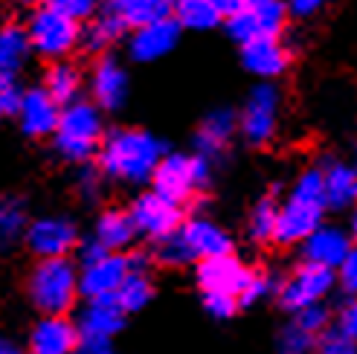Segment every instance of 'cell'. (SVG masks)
Segmentation results:
<instances>
[{"label":"cell","mask_w":357,"mask_h":354,"mask_svg":"<svg viewBox=\"0 0 357 354\" xmlns=\"http://www.w3.org/2000/svg\"><path fill=\"white\" fill-rule=\"evenodd\" d=\"M160 160H163V143L139 128H119L105 137L99 148L102 171L128 186H142L151 180Z\"/></svg>","instance_id":"cell-1"},{"label":"cell","mask_w":357,"mask_h":354,"mask_svg":"<svg viewBox=\"0 0 357 354\" xmlns=\"http://www.w3.org/2000/svg\"><path fill=\"white\" fill-rule=\"evenodd\" d=\"M326 194H323V171L308 169L296 177L288 201L279 206L276 215V236L279 244H302L314 229L323 226L326 215Z\"/></svg>","instance_id":"cell-2"},{"label":"cell","mask_w":357,"mask_h":354,"mask_svg":"<svg viewBox=\"0 0 357 354\" xmlns=\"http://www.w3.org/2000/svg\"><path fill=\"white\" fill-rule=\"evenodd\" d=\"M52 139H56V151L67 157V160H73V163L91 160L105 143L102 111L87 99H76L64 105Z\"/></svg>","instance_id":"cell-3"},{"label":"cell","mask_w":357,"mask_h":354,"mask_svg":"<svg viewBox=\"0 0 357 354\" xmlns=\"http://www.w3.org/2000/svg\"><path fill=\"white\" fill-rule=\"evenodd\" d=\"M26 293L44 316H64L79 296V270L67 259H44L29 270Z\"/></svg>","instance_id":"cell-4"},{"label":"cell","mask_w":357,"mask_h":354,"mask_svg":"<svg viewBox=\"0 0 357 354\" xmlns=\"http://www.w3.org/2000/svg\"><path fill=\"white\" fill-rule=\"evenodd\" d=\"M212 177V166L206 157L201 154H163L151 183H154V194L166 198L172 203L181 206V201L192 198L195 192H201Z\"/></svg>","instance_id":"cell-5"},{"label":"cell","mask_w":357,"mask_h":354,"mask_svg":"<svg viewBox=\"0 0 357 354\" xmlns=\"http://www.w3.org/2000/svg\"><path fill=\"white\" fill-rule=\"evenodd\" d=\"M24 29L29 35V47L38 56L50 59L52 64L61 61L67 52H73V47L82 41V26L76 21H70L67 15H61L52 3L35 9Z\"/></svg>","instance_id":"cell-6"},{"label":"cell","mask_w":357,"mask_h":354,"mask_svg":"<svg viewBox=\"0 0 357 354\" xmlns=\"http://www.w3.org/2000/svg\"><path fill=\"white\" fill-rule=\"evenodd\" d=\"M288 21V9L276 0H253V3H238V9L227 17L229 35L244 47L253 41H276L279 32Z\"/></svg>","instance_id":"cell-7"},{"label":"cell","mask_w":357,"mask_h":354,"mask_svg":"<svg viewBox=\"0 0 357 354\" xmlns=\"http://www.w3.org/2000/svg\"><path fill=\"white\" fill-rule=\"evenodd\" d=\"M279 91L271 82H261L250 91V99L241 111L238 128L250 146H267L279 128Z\"/></svg>","instance_id":"cell-8"},{"label":"cell","mask_w":357,"mask_h":354,"mask_svg":"<svg viewBox=\"0 0 357 354\" xmlns=\"http://www.w3.org/2000/svg\"><path fill=\"white\" fill-rule=\"evenodd\" d=\"M131 276V259L119 253H108L96 261L82 264L79 270V293L91 302H114L122 282Z\"/></svg>","instance_id":"cell-9"},{"label":"cell","mask_w":357,"mask_h":354,"mask_svg":"<svg viewBox=\"0 0 357 354\" xmlns=\"http://www.w3.org/2000/svg\"><path fill=\"white\" fill-rule=\"evenodd\" d=\"M334 285H337L334 270L302 261L299 268L284 279V285L279 291V299H282V305L288 311L299 314V311H305L311 305H319V299H323Z\"/></svg>","instance_id":"cell-10"},{"label":"cell","mask_w":357,"mask_h":354,"mask_svg":"<svg viewBox=\"0 0 357 354\" xmlns=\"http://www.w3.org/2000/svg\"><path fill=\"white\" fill-rule=\"evenodd\" d=\"M128 215H131V224H134V233L154 238V241H163V238L174 236L183 224L181 206L166 201V198H160V194H154V192L139 194Z\"/></svg>","instance_id":"cell-11"},{"label":"cell","mask_w":357,"mask_h":354,"mask_svg":"<svg viewBox=\"0 0 357 354\" xmlns=\"http://www.w3.org/2000/svg\"><path fill=\"white\" fill-rule=\"evenodd\" d=\"M177 241H181L186 259L192 261H209V259H221V256H229L233 250V241L224 229L209 221V218H189L181 224L177 229Z\"/></svg>","instance_id":"cell-12"},{"label":"cell","mask_w":357,"mask_h":354,"mask_svg":"<svg viewBox=\"0 0 357 354\" xmlns=\"http://www.w3.org/2000/svg\"><path fill=\"white\" fill-rule=\"evenodd\" d=\"M24 236H26L24 238L26 247L38 256V261H44V259H67V253L76 247V226H73V221H67L61 215H50V218L32 221Z\"/></svg>","instance_id":"cell-13"},{"label":"cell","mask_w":357,"mask_h":354,"mask_svg":"<svg viewBox=\"0 0 357 354\" xmlns=\"http://www.w3.org/2000/svg\"><path fill=\"white\" fill-rule=\"evenodd\" d=\"M250 273L244 264L233 256H221V259H209L198 264V285L204 293H227V296H241L244 285L250 282Z\"/></svg>","instance_id":"cell-14"},{"label":"cell","mask_w":357,"mask_h":354,"mask_svg":"<svg viewBox=\"0 0 357 354\" xmlns=\"http://www.w3.org/2000/svg\"><path fill=\"white\" fill-rule=\"evenodd\" d=\"M91 93L99 111H116L125 105V96H128V73H125V67L116 59L105 56L96 61L93 76H91Z\"/></svg>","instance_id":"cell-15"},{"label":"cell","mask_w":357,"mask_h":354,"mask_svg":"<svg viewBox=\"0 0 357 354\" xmlns=\"http://www.w3.org/2000/svg\"><path fill=\"white\" fill-rule=\"evenodd\" d=\"M59 116H61V105L52 102L44 87L24 91L21 108H17V119H21L24 134H29V137H50V134H56Z\"/></svg>","instance_id":"cell-16"},{"label":"cell","mask_w":357,"mask_h":354,"mask_svg":"<svg viewBox=\"0 0 357 354\" xmlns=\"http://www.w3.org/2000/svg\"><path fill=\"white\" fill-rule=\"evenodd\" d=\"M79 343L76 325L64 316H41L29 331V354H73Z\"/></svg>","instance_id":"cell-17"},{"label":"cell","mask_w":357,"mask_h":354,"mask_svg":"<svg viewBox=\"0 0 357 354\" xmlns=\"http://www.w3.org/2000/svg\"><path fill=\"white\" fill-rule=\"evenodd\" d=\"M351 250V238L343 233L340 226H319L302 241V256L308 264H319V268L337 270L343 259Z\"/></svg>","instance_id":"cell-18"},{"label":"cell","mask_w":357,"mask_h":354,"mask_svg":"<svg viewBox=\"0 0 357 354\" xmlns=\"http://www.w3.org/2000/svg\"><path fill=\"white\" fill-rule=\"evenodd\" d=\"M177 35H181V26H177L174 17L151 24L146 29H137L131 35V44H128L131 59L134 61H157V59L169 56L177 44Z\"/></svg>","instance_id":"cell-19"},{"label":"cell","mask_w":357,"mask_h":354,"mask_svg":"<svg viewBox=\"0 0 357 354\" xmlns=\"http://www.w3.org/2000/svg\"><path fill=\"white\" fill-rule=\"evenodd\" d=\"M125 325V314L114 302H91L79 314V340L84 343H111L116 331Z\"/></svg>","instance_id":"cell-20"},{"label":"cell","mask_w":357,"mask_h":354,"mask_svg":"<svg viewBox=\"0 0 357 354\" xmlns=\"http://www.w3.org/2000/svg\"><path fill=\"white\" fill-rule=\"evenodd\" d=\"M241 61L253 76L273 79L282 76L291 64V56L279 41H253L241 47Z\"/></svg>","instance_id":"cell-21"},{"label":"cell","mask_w":357,"mask_h":354,"mask_svg":"<svg viewBox=\"0 0 357 354\" xmlns=\"http://www.w3.org/2000/svg\"><path fill=\"white\" fill-rule=\"evenodd\" d=\"M236 125H238V116L233 111H229V108H215L201 122L198 137H195V143H198V154L209 160L212 154L224 151L227 143L236 134Z\"/></svg>","instance_id":"cell-22"},{"label":"cell","mask_w":357,"mask_h":354,"mask_svg":"<svg viewBox=\"0 0 357 354\" xmlns=\"http://www.w3.org/2000/svg\"><path fill=\"white\" fill-rule=\"evenodd\" d=\"M323 171V194L326 206L343 209L357 201V171L346 163H328Z\"/></svg>","instance_id":"cell-23"},{"label":"cell","mask_w":357,"mask_h":354,"mask_svg":"<svg viewBox=\"0 0 357 354\" xmlns=\"http://www.w3.org/2000/svg\"><path fill=\"white\" fill-rule=\"evenodd\" d=\"M111 9L116 12L122 26L134 32L172 17V3H163V0H122V3H111Z\"/></svg>","instance_id":"cell-24"},{"label":"cell","mask_w":357,"mask_h":354,"mask_svg":"<svg viewBox=\"0 0 357 354\" xmlns=\"http://www.w3.org/2000/svg\"><path fill=\"white\" fill-rule=\"evenodd\" d=\"M134 224H131V215L122 209H108L105 215H99L96 221V229H93V241L99 247H105L108 253H116L122 247H128L134 241Z\"/></svg>","instance_id":"cell-25"},{"label":"cell","mask_w":357,"mask_h":354,"mask_svg":"<svg viewBox=\"0 0 357 354\" xmlns=\"http://www.w3.org/2000/svg\"><path fill=\"white\" fill-rule=\"evenodd\" d=\"M44 91L52 102L59 105H70L79 99V91H82V70L70 61H56L47 76H44Z\"/></svg>","instance_id":"cell-26"},{"label":"cell","mask_w":357,"mask_h":354,"mask_svg":"<svg viewBox=\"0 0 357 354\" xmlns=\"http://www.w3.org/2000/svg\"><path fill=\"white\" fill-rule=\"evenodd\" d=\"M29 35L24 26L17 24H6L0 29V73L3 76H15L17 70L24 67L26 56H29Z\"/></svg>","instance_id":"cell-27"},{"label":"cell","mask_w":357,"mask_h":354,"mask_svg":"<svg viewBox=\"0 0 357 354\" xmlns=\"http://www.w3.org/2000/svg\"><path fill=\"white\" fill-rule=\"evenodd\" d=\"M177 26H186V29H212L224 21L221 15V6L218 0H183V3H177Z\"/></svg>","instance_id":"cell-28"},{"label":"cell","mask_w":357,"mask_h":354,"mask_svg":"<svg viewBox=\"0 0 357 354\" xmlns=\"http://www.w3.org/2000/svg\"><path fill=\"white\" fill-rule=\"evenodd\" d=\"M122 29L125 26H122V21L116 17V12L114 9H105V12L93 15L91 24L82 29V41H84V47L91 49V52H102V49H108L119 38Z\"/></svg>","instance_id":"cell-29"},{"label":"cell","mask_w":357,"mask_h":354,"mask_svg":"<svg viewBox=\"0 0 357 354\" xmlns=\"http://www.w3.org/2000/svg\"><path fill=\"white\" fill-rule=\"evenodd\" d=\"M154 296V288H151V279L146 276V270H131V276L122 282V288L116 291L114 296V305L122 311V314H134L139 308H146Z\"/></svg>","instance_id":"cell-30"},{"label":"cell","mask_w":357,"mask_h":354,"mask_svg":"<svg viewBox=\"0 0 357 354\" xmlns=\"http://www.w3.org/2000/svg\"><path fill=\"white\" fill-rule=\"evenodd\" d=\"M24 233H26L24 203L15 201V198H3L0 201V250H3V247H12Z\"/></svg>","instance_id":"cell-31"},{"label":"cell","mask_w":357,"mask_h":354,"mask_svg":"<svg viewBox=\"0 0 357 354\" xmlns=\"http://www.w3.org/2000/svg\"><path fill=\"white\" fill-rule=\"evenodd\" d=\"M276 215H279V206L264 198L253 206L250 212V221H247V229H250V238L253 241H273L276 236Z\"/></svg>","instance_id":"cell-32"},{"label":"cell","mask_w":357,"mask_h":354,"mask_svg":"<svg viewBox=\"0 0 357 354\" xmlns=\"http://www.w3.org/2000/svg\"><path fill=\"white\" fill-rule=\"evenodd\" d=\"M294 325L302 328L305 334H311V337H317V334H323L326 325H328V311H326L323 305H311V308H305V311L296 314Z\"/></svg>","instance_id":"cell-33"},{"label":"cell","mask_w":357,"mask_h":354,"mask_svg":"<svg viewBox=\"0 0 357 354\" xmlns=\"http://www.w3.org/2000/svg\"><path fill=\"white\" fill-rule=\"evenodd\" d=\"M337 282H340V288L351 296V299H357V244H351V250H349V256L343 259V264L337 268Z\"/></svg>","instance_id":"cell-34"},{"label":"cell","mask_w":357,"mask_h":354,"mask_svg":"<svg viewBox=\"0 0 357 354\" xmlns=\"http://www.w3.org/2000/svg\"><path fill=\"white\" fill-rule=\"evenodd\" d=\"M317 351L319 354H357V343H351L346 334L340 331H323V337L317 343Z\"/></svg>","instance_id":"cell-35"},{"label":"cell","mask_w":357,"mask_h":354,"mask_svg":"<svg viewBox=\"0 0 357 354\" xmlns=\"http://www.w3.org/2000/svg\"><path fill=\"white\" fill-rule=\"evenodd\" d=\"M204 308L215 316V320H229L238 311V299L227 293H204Z\"/></svg>","instance_id":"cell-36"},{"label":"cell","mask_w":357,"mask_h":354,"mask_svg":"<svg viewBox=\"0 0 357 354\" xmlns=\"http://www.w3.org/2000/svg\"><path fill=\"white\" fill-rule=\"evenodd\" d=\"M21 96H24V91L17 87V79L0 73V111L17 114V108H21Z\"/></svg>","instance_id":"cell-37"},{"label":"cell","mask_w":357,"mask_h":354,"mask_svg":"<svg viewBox=\"0 0 357 354\" xmlns=\"http://www.w3.org/2000/svg\"><path fill=\"white\" fill-rule=\"evenodd\" d=\"M279 343H282V354H305L314 346V337L305 334L302 328H296V325H288Z\"/></svg>","instance_id":"cell-38"},{"label":"cell","mask_w":357,"mask_h":354,"mask_svg":"<svg viewBox=\"0 0 357 354\" xmlns=\"http://www.w3.org/2000/svg\"><path fill=\"white\" fill-rule=\"evenodd\" d=\"M271 291H273V282L267 279V276L253 273V276H250V282L244 285L241 296H238V305H253V302H259V299H264Z\"/></svg>","instance_id":"cell-39"},{"label":"cell","mask_w":357,"mask_h":354,"mask_svg":"<svg viewBox=\"0 0 357 354\" xmlns=\"http://www.w3.org/2000/svg\"><path fill=\"white\" fill-rule=\"evenodd\" d=\"M52 6H56L61 15H67L70 21H84V17H93V3L91 0H52Z\"/></svg>","instance_id":"cell-40"},{"label":"cell","mask_w":357,"mask_h":354,"mask_svg":"<svg viewBox=\"0 0 357 354\" xmlns=\"http://www.w3.org/2000/svg\"><path fill=\"white\" fill-rule=\"evenodd\" d=\"M337 331L346 334L351 343H357V299H349V302L337 314Z\"/></svg>","instance_id":"cell-41"},{"label":"cell","mask_w":357,"mask_h":354,"mask_svg":"<svg viewBox=\"0 0 357 354\" xmlns=\"http://www.w3.org/2000/svg\"><path fill=\"white\" fill-rule=\"evenodd\" d=\"M319 9H323V3H317V0H294V3L288 6V15H294V17H311Z\"/></svg>","instance_id":"cell-42"},{"label":"cell","mask_w":357,"mask_h":354,"mask_svg":"<svg viewBox=\"0 0 357 354\" xmlns=\"http://www.w3.org/2000/svg\"><path fill=\"white\" fill-rule=\"evenodd\" d=\"M79 189H82L84 194H93V192H99V171H93V169H84V171L79 174Z\"/></svg>","instance_id":"cell-43"},{"label":"cell","mask_w":357,"mask_h":354,"mask_svg":"<svg viewBox=\"0 0 357 354\" xmlns=\"http://www.w3.org/2000/svg\"><path fill=\"white\" fill-rule=\"evenodd\" d=\"M73 354H114L111 351V343H79Z\"/></svg>","instance_id":"cell-44"},{"label":"cell","mask_w":357,"mask_h":354,"mask_svg":"<svg viewBox=\"0 0 357 354\" xmlns=\"http://www.w3.org/2000/svg\"><path fill=\"white\" fill-rule=\"evenodd\" d=\"M0 354H24V351H21V346H17L15 340H9V337L0 334Z\"/></svg>","instance_id":"cell-45"},{"label":"cell","mask_w":357,"mask_h":354,"mask_svg":"<svg viewBox=\"0 0 357 354\" xmlns=\"http://www.w3.org/2000/svg\"><path fill=\"white\" fill-rule=\"evenodd\" d=\"M349 233H351V238L357 241V206H354V215H351V224H349Z\"/></svg>","instance_id":"cell-46"},{"label":"cell","mask_w":357,"mask_h":354,"mask_svg":"<svg viewBox=\"0 0 357 354\" xmlns=\"http://www.w3.org/2000/svg\"><path fill=\"white\" fill-rule=\"evenodd\" d=\"M0 116H3V111H0Z\"/></svg>","instance_id":"cell-47"},{"label":"cell","mask_w":357,"mask_h":354,"mask_svg":"<svg viewBox=\"0 0 357 354\" xmlns=\"http://www.w3.org/2000/svg\"><path fill=\"white\" fill-rule=\"evenodd\" d=\"M354 171H357V169H354Z\"/></svg>","instance_id":"cell-48"}]
</instances>
